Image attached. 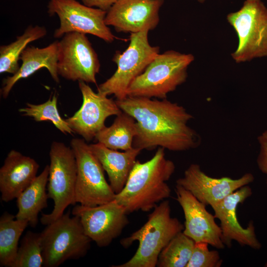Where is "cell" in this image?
<instances>
[{
  "mask_svg": "<svg viewBox=\"0 0 267 267\" xmlns=\"http://www.w3.org/2000/svg\"><path fill=\"white\" fill-rule=\"evenodd\" d=\"M116 102L123 112L136 121L137 134L134 147L151 150L159 146L183 151L200 144V135L188 125L193 116L178 103L166 98L131 96Z\"/></svg>",
  "mask_w": 267,
  "mask_h": 267,
  "instance_id": "1",
  "label": "cell"
},
{
  "mask_svg": "<svg viewBox=\"0 0 267 267\" xmlns=\"http://www.w3.org/2000/svg\"><path fill=\"white\" fill-rule=\"evenodd\" d=\"M165 149L159 147L146 162L136 160L123 189L115 200L127 213L148 212L169 198L171 189L167 181L175 171L174 163L166 158Z\"/></svg>",
  "mask_w": 267,
  "mask_h": 267,
  "instance_id": "2",
  "label": "cell"
},
{
  "mask_svg": "<svg viewBox=\"0 0 267 267\" xmlns=\"http://www.w3.org/2000/svg\"><path fill=\"white\" fill-rule=\"evenodd\" d=\"M184 229V225L171 215L168 200H163L148 216L145 223L130 236L121 240L127 248L134 242H138L134 255L127 262L114 267H155L159 256L169 242Z\"/></svg>",
  "mask_w": 267,
  "mask_h": 267,
  "instance_id": "3",
  "label": "cell"
},
{
  "mask_svg": "<svg viewBox=\"0 0 267 267\" xmlns=\"http://www.w3.org/2000/svg\"><path fill=\"white\" fill-rule=\"evenodd\" d=\"M194 56L175 50L157 55L144 71L132 82L128 96L166 98L167 94L184 83Z\"/></svg>",
  "mask_w": 267,
  "mask_h": 267,
  "instance_id": "4",
  "label": "cell"
},
{
  "mask_svg": "<svg viewBox=\"0 0 267 267\" xmlns=\"http://www.w3.org/2000/svg\"><path fill=\"white\" fill-rule=\"evenodd\" d=\"M43 266L57 267L68 260L84 257L91 240L86 235L79 218L70 211L46 225L41 232Z\"/></svg>",
  "mask_w": 267,
  "mask_h": 267,
  "instance_id": "5",
  "label": "cell"
},
{
  "mask_svg": "<svg viewBox=\"0 0 267 267\" xmlns=\"http://www.w3.org/2000/svg\"><path fill=\"white\" fill-rule=\"evenodd\" d=\"M50 164L47 182L48 198L54 202L50 214H43L41 223L47 225L64 213L75 199L77 168L72 149L63 142L53 141L49 151Z\"/></svg>",
  "mask_w": 267,
  "mask_h": 267,
  "instance_id": "6",
  "label": "cell"
},
{
  "mask_svg": "<svg viewBox=\"0 0 267 267\" xmlns=\"http://www.w3.org/2000/svg\"><path fill=\"white\" fill-rule=\"evenodd\" d=\"M226 19L238 38L237 47L231 53L236 62L267 56V8L261 0H246Z\"/></svg>",
  "mask_w": 267,
  "mask_h": 267,
  "instance_id": "7",
  "label": "cell"
},
{
  "mask_svg": "<svg viewBox=\"0 0 267 267\" xmlns=\"http://www.w3.org/2000/svg\"><path fill=\"white\" fill-rule=\"evenodd\" d=\"M148 32L131 33L126 49L122 53L116 51L113 57V61L117 65L116 71L98 86L97 92L107 96L114 94L116 100L127 96V90L132 82L159 53V47L149 44Z\"/></svg>",
  "mask_w": 267,
  "mask_h": 267,
  "instance_id": "8",
  "label": "cell"
},
{
  "mask_svg": "<svg viewBox=\"0 0 267 267\" xmlns=\"http://www.w3.org/2000/svg\"><path fill=\"white\" fill-rule=\"evenodd\" d=\"M71 147L77 168L75 199L76 203L95 206L114 200L116 194L104 177L98 159L84 139L74 138Z\"/></svg>",
  "mask_w": 267,
  "mask_h": 267,
  "instance_id": "9",
  "label": "cell"
},
{
  "mask_svg": "<svg viewBox=\"0 0 267 267\" xmlns=\"http://www.w3.org/2000/svg\"><path fill=\"white\" fill-rule=\"evenodd\" d=\"M47 12L56 14L59 27L53 34L55 38L77 32L95 36L106 42L112 43L116 37L105 24L106 11L82 4L76 0H49Z\"/></svg>",
  "mask_w": 267,
  "mask_h": 267,
  "instance_id": "10",
  "label": "cell"
},
{
  "mask_svg": "<svg viewBox=\"0 0 267 267\" xmlns=\"http://www.w3.org/2000/svg\"><path fill=\"white\" fill-rule=\"evenodd\" d=\"M57 72L73 81L96 84L100 64L97 54L86 34L71 32L58 41Z\"/></svg>",
  "mask_w": 267,
  "mask_h": 267,
  "instance_id": "11",
  "label": "cell"
},
{
  "mask_svg": "<svg viewBox=\"0 0 267 267\" xmlns=\"http://www.w3.org/2000/svg\"><path fill=\"white\" fill-rule=\"evenodd\" d=\"M72 214L79 218L86 235L100 247L109 245L129 223L125 208L115 199L95 206L77 205Z\"/></svg>",
  "mask_w": 267,
  "mask_h": 267,
  "instance_id": "12",
  "label": "cell"
},
{
  "mask_svg": "<svg viewBox=\"0 0 267 267\" xmlns=\"http://www.w3.org/2000/svg\"><path fill=\"white\" fill-rule=\"evenodd\" d=\"M83 97L81 108L72 117L65 119L74 133L89 141L105 127L106 119L118 115L122 111L116 100L100 92H95L85 82L78 81Z\"/></svg>",
  "mask_w": 267,
  "mask_h": 267,
  "instance_id": "13",
  "label": "cell"
},
{
  "mask_svg": "<svg viewBox=\"0 0 267 267\" xmlns=\"http://www.w3.org/2000/svg\"><path fill=\"white\" fill-rule=\"evenodd\" d=\"M254 180V176L249 173L237 179L227 177L213 178L205 174L198 164H192L185 170L183 177L177 180L176 184L190 192L205 205L211 207Z\"/></svg>",
  "mask_w": 267,
  "mask_h": 267,
  "instance_id": "14",
  "label": "cell"
},
{
  "mask_svg": "<svg viewBox=\"0 0 267 267\" xmlns=\"http://www.w3.org/2000/svg\"><path fill=\"white\" fill-rule=\"evenodd\" d=\"M164 0H117L107 11L105 24L119 32L152 30L159 22Z\"/></svg>",
  "mask_w": 267,
  "mask_h": 267,
  "instance_id": "15",
  "label": "cell"
},
{
  "mask_svg": "<svg viewBox=\"0 0 267 267\" xmlns=\"http://www.w3.org/2000/svg\"><path fill=\"white\" fill-rule=\"evenodd\" d=\"M175 191L184 213L183 233L195 242H206L216 248L223 249L221 229L214 215L207 210L206 205L180 185L176 184Z\"/></svg>",
  "mask_w": 267,
  "mask_h": 267,
  "instance_id": "16",
  "label": "cell"
},
{
  "mask_svg": "<svg viewBox=\"0 0 267 267\" xmlns=\"http://www.w3.org/2000/svg\"><path fill=\"white\" fill-rule=\"evenodd\" d=\"M252 194V189L248 185L242 186L220 201L211 206L215 218L220 221L222 241L225 246L230 248L233 240L241 246H247L254 249H260L261 244L258 240L253 222L243 227L237 217V208Z\"/></svg>",
  "mask_w": 267,
  "mask_h": 267,
  "instance_id": "17",
  "label": "cell"
},
{
  "mask_svg": "<svg viewBox=\"0 0 267 267\" xmlns=\"http://www.w3.org/2000/svg\"><path fill=\"white\" fill-rule=\"evenodd\" d=\"M39 168L33 158L10 150L0 169L1 200L8 202L17 198L36 178Z\"/></svg>",
  "mask_w": 267,
  "mask_h": 267,
  "instance_id": "18",
  "label": "cell"
},
{
  "mask_svg": "<svg viewBox=\"0 0 267 267\" xmlns=\"http://www.w3.org/2000/svg\"><path fill=\"white\" fill-rule=\"evenodd\" d=\"M58 41L52 42L43 48L27 46L20 55V60L22 61V64L18 71L12 76L4 79L3 81V87L1 89L2 97L7 98L12 88L18 81L28 78L42 68H45L53 80L58 83Z\"/></svg>",
  "mask_w": 267,
  "mask_h": 267,
  "instance_id": "19",
  "label": "cell"
},
{
  "mask_svg": "<svg viewBox=\"0 0 267 267\" xmlns=\"http://www.w3.org/2000/svg\"><path fill=\"white\" fill-rule=\"evenodd\" d=\"M89 146L106 172L113 190L116 194L119 193L125 186L136 157L142 150L133 147L119 152L99 142Z\"/></svg>",
  "mask_w": 267,
  "mask_h": 267,
  "instance_id": "20",
  "label": "cell"
},
{
  "mask_svg": "<svg viewBox=\"0 0 267 267\" xmlns=\"http://www.w3.org/2000/svg\"><path fill=\"white\" fill-rule=\"evenodd\" d=\"M49 165L44 167L42 172L17 197L18 212L17 219L27 221L32 227L37 226L38 216L42 210L47 207L48 198L46 192Z\"/></svg>",
  "mask_w": 267,
  "mask_h": 267,
  "instance_id": "21",
  "label": "cell"
},
{
  "mask_svg": "<svg viewBox=\"0 0 267 267\" xmlns=\"http://www.w3.org/2000/svg\"><path fill=\"white\" fill-rule=\"evenodd\" d=\"M113 124L105 127L95 138L105 146L114 150H128L133 147V141L137 134L135 120L122 111L116 116Z\"/></svg>",
  "mask_w": 267,
  "mask_h": 267,
  "instance_id": "22",
  "label": "cell"
},
{
  "mask_svg": "<svg viewBox=\"0 0 267 267\" xmlns=\"http://www.w3.org/2000/svg\"><path fill=\"white\" fill-rule=\"evenodd\" d=\"M29 223L7 212L0 218V266L10 267L15 258L19 239Z\"/></svg>",
  "mask_w": 267,
  "mask_h": 267,
  "instance_id": "23",
  "label": "cell"
},
{
  "mask_svg": "<svg viewBox=\"0 0 267 267\" xmlns=\"http://www.w3.org/2000/svg\"><path fill=\"white\" fill-rule=\"evenodd\" d=\"M47 33L44 26L36 25L28 26L23 34L18 36L16 40L7 45L0 47V73L15 74L20 66L18 61L23 51L27 45L35 41L44 37Z\"/></svg>",
  "mask_w": 267,
  "mask_h": 267,
  "instance_id": "24",
  "label": "cell"
},
{
  "mask_svg": "<svg viewBox=\"0 0 267 267\" xmlns=\"http://www.w3.org/2000/svg\"><path fill=\"white\" fill-rule=\"evenodd\" d=\"M195 241L182 231L175 236L160 253L159 267H186L193 250Z\"/></svg>",
  "mask_w": 267,
  "mask_h": 267,
  "instance_id": "25",
  "label": "cell"
},
{
  "mask_svg": "<svg viewBox=\"0 0 267 267\" xmlns=\"http://www.w3.org/2000/svg\"><path fill=\"white\" fill-rule=\"evenodd\" d=\"M19 112L23 116L32 117L36 122L49 121L65 134L74 133L65 120L60 115L57 108V97L55 93L45 102L40 104L26 103V107Z\"/></svg>",
  "mask_w": 267,
  "mask_h": 267,
  "instance_id": "26",
  "label": "cell"
},
{
  "mask_svg": "<svg viewBox=\"0 0 267 267\" xmlns=\"http://www.w3.org/2000/svg\"><path fill=\"white\" fill-rule=\"evenodd\" d=\"M43 265L41 233L28 231L10 267H41Z\"/></svg>",
  "mask_w": 267,
  "mask_h": 267,
  "instance_id": "27",
  "label": "cell"
},
{
  "mask_svg": "<svg viewBox=\"0 0 267 267\" xmlns=\"http://www.w3.org/2000/svg\"><path fill=\"white\" fill-rule=\"evenodd\" d=\"M209 244L204 242H195L192 255L186 267H219L222 261L217 250H210Z\"/></svg>",
  "mask_w": 267,
  "mask_h": 267,
  "instance_id": "28",
  "label": "cell"
},
{
  "mask_svg": "<svg viewBox=\"0 0 267 267\" xmlns=\"http://www.w3.org/2000/svg\"><path fill=\"white\" fill-rule=\"evenodd\" d=\"M260 151L257 158L259 170L267 176V130L264 131L258 137Z\"/></svg>",
  "mask_w": 267,
  "mask_h": 267,
  "instance_id": "29",
  "label": "cell"
},
{
  "mask_svg": "<svg viewBox=\"0 0 267 267\" xmlns=\"http://www.w3.org/2000/svg\"><path fill=\"white\" fill-rule=\"evenodd\" d=\"M117 0H82L84 5L89 7H97V8L107 11Z\"/></svg>",
  "mask_w": 267,
  "mask_h": 267,
  "instance_id": "30",
  "label": "cell"
},
{
  "mask_svg": "<svg viewBox=\"0 0 267 267\" xmlns=\"http://www.w3.org/2000/svg\"><path fill=\"white\" fill-rule=\"evenodd\" d=\"M200 2H203L205 0H197Z\"/></svg>",
  "mask_w": 267,
  "mask_h": 267,
  "instance_id": "31",
  "label": "cell"
}]
</instances>
